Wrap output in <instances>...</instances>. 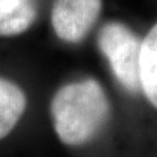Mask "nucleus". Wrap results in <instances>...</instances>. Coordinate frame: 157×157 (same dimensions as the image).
Returning a JSON list of instances; mask_svg holds the SVG:
<instances>
[{"label": "nucleus", "instance_id": "6", "mask_svg": "<svg viewBox=\"0 0 157 157\" xmlns=\"http://www.w3.org/2000/svg\"><path fill=\"white\" fill-rule=\"evenodd\" d=\"M28 107V97L17 84L0 77V140L8 136Z\"/></svg>", "mask_w": 157, "mask_h": 157}, {"label": "nucleus", "instance_id": "4", "mask_svg": "<svg viewBox=\"0 0 157 157\" xmlns=\"http://www.w3.org/2000/svg\"><path fill=\"white\" fill-rule=\"evenodd\" d=\"M137 72L149 118L155 153H157V20L140 33Z\"/></svg>", "mask_w": 157, "mask_h": 157}, {"label": "nucleus", "instance_id": "1", "mask_svg": "<svg viewBox=\"0 0 157 157\" xmlns=\"http://www.w3.org/2000/svg\"><path fill=\"white\" fill-rule=\"evenodd\" d=\"M140 33L127 22L110 20L97 32L96 45L114 90L113 101L124 136L127 157L155 153L149 118L137 72Z\"/></svg>", "mask_w": 157, "mask_h": 157}, {"label": "nucleus", "instance_id": "3", "mask_svg": "<svg viewBox=\"0 0 157 157\" xmlns=\"http://www.w3.org/2000/svg\"><path fill=\"white\" fill-rule=\"evenodd\" d=\"M102 12V0H52L51 26L59 41L80 45L94 29Z\"/></svg>", "mask_w": 157, "mask_h": 157}, {"label": "nucleus", "instance_id": "2", "mask_svg": "<svg viewBox=\"0 0 157 157\" xmlns=\"http://www.w3.org/2000/svg\"><path fill=\"white\" fill-rule=\"evenodd\" d=\"M50 117L59 141L68 148L88 149L115 136L124 141L113 97L97 77L63 82L51 97Z\"/></svg>", "mask_w": 157, "mask_h": 157}, {"label": "nucleus", "instance_id": "5", "mask_svg": "<svg viewBox=\"0 0 157 157\" xmlns=\"http://www.w3.org/2000/svg\"><path fill=\"white\" fill-rule=\"evenodd\" d=\"M37 16V0H0V37L25 33L36 22Z\"/></svg>", "mask_w": 157, "mask_h": 157}]
</instances>
